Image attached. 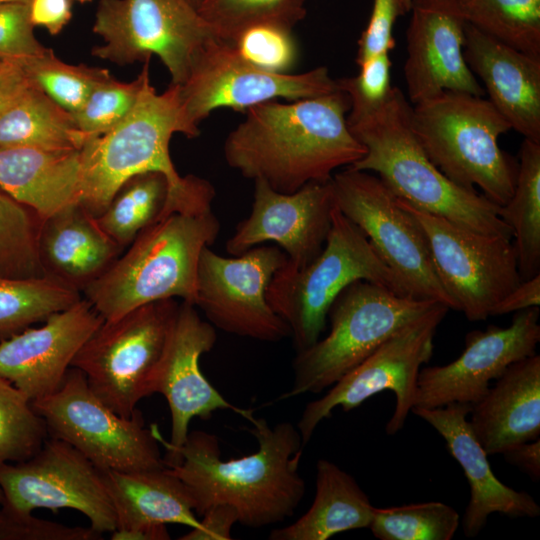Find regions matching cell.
Listing matches in <instances>:
<instances>
[{"label": "cell", "mask_w": 540, "mask_h": 540, "mask_svg": "<svg viewBox=\"0 0 540 540\" xmlns=\"http://www.w3.org/2000/svg\"><path fill=\"white\" fill-rule=\"evenodd\" d=\"M41 218L0 187V275L46 276L38 253Z\"/></svg>", "instance_id": "35"}, {"label": "cell", "mask_w": 540, "mask_h": 540, "mask_svg": "<svg viewBox=\"0 0 540 540\" xmlns=\"http://www.w3.org/2000/svg\"><path fill=\"white\" fill-rule=\"evenodd\" d=\"M390 71L389 53H383L359 66L357 75L336 80L338 88L349 98L348 124L374 113L385 104L393 88Z\"/></svg>", "instance_id": "42"}, {"label": "cell", "mask_w": 540, "mask_h": 540, "mask_svg": "<svg viewBox=\"0 0 540 540\" xmlns=\"http://www.w3.org/2000/svg\"><path fill=\"white\" fill-rule=\"evenodd\" d=\"M123 251L79 202L42 220L38 253L46 276L80 292Z\"/></svg>", "instance_id": "27"}, {"label": "cell", "mask_w": 540, "mask_h": 540, "mask_svg": "<svg viewBox=\"0 0 540 540\" xmlns=\"http://www.w3.org/2000/svg\"><path fill=\"white\" fill-rule=\"evenodd\" d=\"M248 431L256 438V452L241 458L222 460L216 435L189 431L185 442L173 447L152 431L166 451L165 465L186 486L196 514L212 506L233 507L238 522L262 528L283 522L295 513L306 486L299 474L303 442L296 426L283 421L271 426L253 417Z\"/></svg>", "instance_id": "1"}, {"label": "cell", "mask_w": 540, "mask_h": 540, "mask_svg": "<svg viewBox=\"0 0 540 540\" xmlns=\"http://www.w3.org/2000/svg\"><path fill=\"white\" fill-rule=\"evenodd\" d=\"M412 0H399L401 15L409 12Z\"/></svg>", "instance_id": "51"}, {"label": "cell", "mask_w": 540, "mask_h": 540, "mask_svg": "<svg viewBox=\"0 0 540 540\" xmlns=\"http://www.w3.org/2000/svg\"><path fill=\"white\" fill-rule=\"evenodd\" d=\"M29 84L30 79L19 62L0 60V114Z\"/></svg>", "instance_id": "49"}, {"label": "cell", "mask_w": 540, "mask_h": 540, "mask_svg": "<svg viewBox=\"0 0 540 540\" xmlns=\"http://www.w3.org/2000/svg\"><path fill=\"white\" fill-rule=\"evenodd\" d=\"M404 78L411 104L443 91L484 96L464 58L466 20L458 0H412Z\"/></svg>", "instance_id": "21"}, {"label": "cell", "mask_w": 540, "mask_h": 540, "mask_svg": "<svg viewBox=\"0 0 540 540\" xmlns=\"http://www.w3.org/2000/svg\"><path fill=\"white\" fill-rule=\"evenodd\" d=\"M375 507L356 480L335 463L316 464V492L311 507L290 525L273 529L270 540H327L355 529L369 528Z\"/></svg>", "instance_id": "29"}, {"label": "cell", "mask_w": 540, "mask_h": 540, "mask_svg": "<svg viewBox=\"0 0 540 540\" xmlns=\"http://www.w3.org/2000/svg\"><path fill=\"white\" fill-rule=\"evenodd\" d=\"M116 529L113 540H168L167 524L199 527L185 484L167 466L138 471H103Z\"/></svg>", "instance_id": "25"}, {"label": "cell", "mask_w": 540, "mask_h": 540, "mask_svg": "<svg viewBox=\"0 0 540 540\" xmlns=\"http://www.w3.org/2000/svg\"><path fill=\"white\" fill-rule=\"evenodd\" d=\"M418 222L438 279L469 321H483L521 281L511 239L472 231L399 200Z\"/></svg>", "instance_id": "15"}, {"label": "cell", "mask_w": 540, "mask_h": 540, "mask_svg": "<svg viewBox=\"0 0 540 540\" xmlns=\"http://www.w3.org/2000/svg\"><path fill=\"white\" fill-rule=\"evenodd\" d=\"M500 217L512 230L521 279L540 274V143L522 141L515 187Z\"/></svg>", "instance_id": "31"}, {"label": "cell", "mask_w": 540, "mask_h": 540, "mask_svg": "<svg viewBox=\"0 0 540 540\" xmlns=\"http://www.w3.org/2000/svg\"><path fill=\"white\" fill-rule=\"evenodd\" d=\"M219 231L212 210L165 215L139 233L81 293L104 321L158 300L179 298L195 305L200 254Z\"/></svg>", "instance_id": "5"}, {"label": "cell", "mask_w": 540, "mask_h": 540, "mask_svg": "<svg viewBox=\"0 0 540 540\" xmlns=\"http://www.w3.org/2000/svg\"><path fill=\"white\" fill-rule=\"evenodd\" d=\"M175 133L190 138L177 87L170 84L159 94L148 73L127 117L106 134L88 138L82 146L79 203L98 217L128 179L157 172L168 182V196L160 217L173 212L211 211L214 186L192 174L181 176L175 169L169 153Z\"/></svg>", "instance_id": "3"}, {"label": "cell", "mask_w": 540, "mask_h": 540, "mask_svg": "<svg viewBox=\"0 0 540 540\" xmlns=\"http://www.w3.org/2000/svg\"><path fill=\"white\" fill-rule=\"evenodd\" d=\"M91 54L123 66L159 57L171 84H183L202 50L218 38L188 0H100Z\"/></svg>", "instance_id": "10"}, {"label": "cell", "mask_w": 540, "mask_h": 540, "mask_svg": "<svg viewBox=\"0 0 540 540\" xmlns=\"http://www.w3.org/2000/svg\"><path fill=\"white\" fill-rule=\"evenodd\" d=\"M168 196L164 175L147 172L128 179L96 217L101 229L123 249L157 221Z\"/></svg>", "instance_id": "33"}, {"label": "cell", "mask_w": 540, "mask_h": 540, "mask_svg": "<svg viewBox=\"0 0 540 540\" xmlns=\"http://www.w3.org/2000/svg\"><path fill=\"white\" fill-rule=\"evenodd\" d=\"M450 309L436 303L430 310L403 326L355 368L345 374L321 398L309 402L297 423L305 446L320 422L340 406L350 411L371 396L389 390L396 405L385 431L393 435L402 429L414 404L421 366L434 350L439 324Z\"/></svg>", "instance_id": "13"}, {"label": "cell", "mask_w": 540, "mask_h": 540, "mask_svg": "<svg viewBox=\"0 0 540 540\" xmlns=\"http://www.w3.org/2000/svg\"><path fill=\"white\" fill-rule=\"evenodd\" d=\"M176 87L190 138L199 135L200 122L219 108L245 112L280 98L296 101L339 89L327 67L300 74L268 72L244 60L231 43L219 38L202 50L187 80Z\"/></svg>", "instance_id": "14"}, {"label": "cell", "mask_w": 540, "mask_h": 540, "mask_svg": "<svg viewBox=\"0 0 540 540\" xmlns=\"http://www.w3.org/2000/svg\"><path fill=\"white\" fill-rule=\"evenodd\" d=\"M179 303L164 299L103 321L74 357L71 367L86 377L110 409L131 417L150 396L151 380L164 351Z\"/></svg>", "instance_id": "9"}, {"label": "cell", "mask_w": 540, "mask_h": 540, "mask_svg": "<svg viewBox=\"0 0 540 540\" xmlns=\"http://www.w3.org/2000/svg\"><path fill=\"white\" fill-rule=\"evenodd\" d=\"M349 109V98L340 89L255 105L228 134L225 160L243 177L262 180L282 193L329 181L336 169L352 166L366 153L347 124Z\"/></svg>", "instance_id": "2"}, {"label": "cell", "mask_w": 540, "mask_h": 540, "mask_svg": "<svg viewBox=\"0 0 540 540\" xmlns=\"http://www.w3.org/2000/svg\"><path fill=\"white\" fill-rule=\"evenodd\" d=\"M72 1H73V0H72ZM74 1H77V2H79L80 4H84V3L91 2L92 0H74Z\"/></svg>", "instance_id": "54"}, {"label": "cell", "mask_w": 540, "mask_h": 540, "mask_svg": "<svg viewBox=\"0 0 540 540\" xmlns=\"http://www.w3.org/2000/svg\"><path fill=\"white\" fill-rule=\"evenodd\" d=\"M20 64L32 83L71 114L82 107L100 83L112 76L108 69L68 64L52 49Z\"/></svg>", "instance_id": "38"}, {"label": "cell", "mask_w": 540, "mask_h": 540, "mask_svg": "<svg viewBox=\"0 0 540 540\" xmlns=\"http://www.w3.org/2000/svg\"><path fill=\"white\" fill-rule=\"evenodd\" d=\"M467 23L519 51L540 57V0H458Z\"/></svg>", "instance_id": "34"}, {"label": "cell", "mask_w": 540, "mask_h": 540, "mask_svg": "<svg viewBox=\"0 0 540 540\" xmlns=\"http://www.w3.org/2000/svg\"><path fill=\"white\" fill-rule=\"evenodd\" d=\"M215 327L201 318L196 306L179 303L167 342L151 380L150 392L162 394L171 415L173 447L181 446L195 417L208 419L215 411L232 410L248 421L253 410L234 406L201 372L200 357L215 346Z\"/></svg>", "instance_id": "20"}, {"label": "cell", "mask_w": 540, "mask_h": 540, "mask_svg": "<svg viewBox=\"0 0 540 540\" xmlns=\"http://www.w3.org/2000/svg\"><path fill=\"white\" fill-rule=\"evenodd\" d=\"M104 319L85 298L49 316L44 325L28 327L0 341V376L31 402L54 393L72 361Z\"/></svg>", "instance_id": "22"}, {"label": "cell", "mask_w": 540, "mask_h": 540, "mask_svg": "<svg viewBox=\"0 0 540 540\" xmlns=\"http://www.w3.org/2000/svg\"><path fill=\"white\" fill-rule=\"evenodd\" d=\"M495 381L468 420L487 455L539 438L540 356L511 364Z\"/></svg>", "instance_id": "26"}, {"label": "cell", "mask_w": 540, "mask_h": 540, "mask_svg": "<svg viewBox=\"0 0 540 540\" xmlns=\"http://www.w3.org/2000/svg\"><path fill=\"white\" fill-rule=\"evenodd\" d=\"M510 464L517 466L534 481L540 479V439L518 444L502 453Z\"/></svg>", "instance_id": "50"}, {"label": "cell", "mask_w": 540, "mask_h": 540, "mask_svg": "<svg viewBox=\"0 0 540 540\" xmlns=\"http://www.w3.org/2000/svg\"><path fill=\"white\" fill-rule=\"evenodd\" d=\"M2 506L30 515L38 508H70L102 534L116 529L115 511L103 471L70 444L50 437L31 458L0 465Z\"/></svg>", "instance_id": "17"}, {"label": "cell", "mask_w": 540, "mask_h": 540, "mask_svg": "<svg viewBox=\"0 0 540 540\" xmlns=\"http://www.w3.org/2000/svg\"><path fill=\"white\" fill-rule=\"evenodd\" d=\"M463 52L488 100L511 129L540 143V57L506 45L467 22Z\"/></svg>", "instance_id": "24"}, {"label": "cell", "mask_w": 540, "mask_h": 540, "mask_svg": "<svg viewBox=\"0 0 540 540\" xmlns=\"http://www.w3.org/2000/svg\"><path fill=\"white\" fill-rule=\"evenodd\" d=\"M14 1H19V2H30V0H0V3H3V2H14Z\"/></svg>", "instance_id": "53"}, {"label": "cell", "mask_w": 540, "mask_h": 540, "mask_svg": "<svg viewBox=\"0 0 540 540\" xmlns=\"http://www.w3.org/2000/svg\"><path fill=\"white\" fill-rule=\"evenodd\" d=\"M471 409L472 405L462 403L411 409L444 438L448 451L464 471L470 486V500L462 527L468 538L477 536L493 513L513 518H534L540 514V507L530 494L505 485L494 475L488 455L467 419Z\"/></svg>", "instance_id": "23"}, {"label": "cell", "mask_w": 540, "mask_h": 540, "mask_svg": "<svg viewBox=\"0 0 540 540\" xmlns=\"http://www.w3.org/2000/svg\"><path fill=\"white\" fill-rule=\"evenodd\" d=\"M199 521V527L192 528L179 539L230 540L232 527L238 522V515L233 507L220 504L207 509Z\"/></svg>", "instance_id": "46"}, {"label": "cell", "mask_w": 540, "mask_h": 540, "mask_svg": "<svg viewBox=\"0 0 540 540\" xmlns=\"http://www.w3.org/2000/svg\"><path fill=\"white\" fill-rule=\"evenodd\" d=\"M287 257L277 245H257L225 257L206 246L198 261L195 306L215 328L241 337L279 342L290 326L271 308L268 286Z\"/></svg>", "instance_id": "16"}, {"label": "cell", "mask_w": 540, "mask_h": 540, "mask_svg": "<svg viewBox=\"0 0 540 540\" xmlns=\"http://www.w3.org/2000/svg\"><path fill=\"white\" fill-rule=\"evenodd\" d=\"M411 125L427 156L452 182L469 190L479 187L500 207L508 202L518 163L498 139L511 126L488 99L443 91L413 104Z\"/></svg>", "instance_id": "6"}, {"label": "cell", "mask_w": 540, "mask_h": 540, "mask_svg": "<svg viewBox=\"0 0 540 540\" xmlns=\"http://www.w3.org/2000/svg\"><path fill=\"white\" fill-rule=\"evenodd\" d=\"M335 206L331 180L309 182L292 193L254 180L251 212L237 224L226 251L237 256L270 241L282 249L288 264L301 268L323 249Z\"/></svg>", "instance_id": "19"}, {"label": "cell", "mask_w": 540, "mask_h": 540, "mask_svg": "<svg viewBox=\"0 0 540 540\" xmlns=\"http://www.w3.org/2000/svg\"><path fill=\"white\" fill-rule=\"evenodd\" d=\"M194 7L198 9L199 5L201 4L202 0H188Z\"/></svg>", "instance_id": "52"}, {"label": "cell", "mask_w": 540, "mask_h": 540, "mask_svg": "<svg viewBox=\"0 0 540 540\" xmlns=\"http://www.w3.org/2000/svg\"><path fill=\"white\" fill-rule=\"evenodd\" d=\"M30 19L34 27L59 34L72 18V0H30Z\"/></svg>", "instance_id": "47"}, {"label": "cell", "mask_w": 540, "mask_h": 540, "mask_svg": "<svg viewBox=\"0 0 540 540\" xmlns=\"http://www.w3.org/2000/svg\"><path fill=\"white\" fill-rule=\"evenodd\" d=\"M539 341V307L515 312L507 327L490 325L467 333L458 358L420 369L412 408L477 403L508 366L536 354Z\"/></svg>", "instance_id": "18"}, {"label": "cell", "mask_w": 540, "mask_h": 540, "mask_svg": "<svg viewBox=\"0 0 540 540\" xmlns=\"http://www.w3.org/2000/svg\"><path fill=\"white\" fill-rule=\"evenodd\" d=\"M336 207L368 238L406 294L455 310L418 222L374 174L347 167L331 179Z\"/></svg>", "instance_id": "12"}, {"label": "cell", "mask_w": 540, "mask_h": 540, "mask_svg": "<svg viewBox=\"0 0 540 540\" xmlns=\"http://www.w3.org/2000/svg\"><path fill=\"white\" fill-rule=\"evenodd\" d=\"M411 108L405 94L393 87L380 109L347 123L366 148L349 167L377 174L396 198L418 210L472 231L512 239L500 206L455 184L430 160L413 132Z\"/></svg>", "instance_id": "4"}, {"label": "cell", "mask_w": 540, "mask_h": 540, "mask_svg": "<svg viewBox=\"0 0 540 540\" xmlns=\"http://www.w3.org/2000/svg\"><path fill=\"white\" fill-rule=\"evenodd\" d=\"M48 438L47 424L31 400L0 376V465L31 458Z\"/></svg>", "instance_id": "37"}, {"label": "cell", "mask_w": 540, "mask_h": 540, "mask_svg": "<svg viewBox=\"0 0 540 540\" xmlns=\"http://www.w3.org/2000/svg\"><path fill=\"white\" fill-rule=\"evenodd\" d=\"M44 418L49 437L82 453L102 471H138L165 465L152 428L145 427L139 410L123 417L90 389L85 375L71 367L52 394L32 401Z\"/></svg>", "instance_id": "11"}, {"label": "cell", "mask_w": 540, "mask_h": 540, "mask_svg": "<svg viewBox=\"0 0 540 540\" xmlns=\"http://www.w3.org/2000/svg\"><path fill=\"white\" fill-rule=\"evenodd\" d=\"M101 534L90 527H72L19 515L0 504V540H97Z\"/></svg>", "instance_id": "44"}, {"label": "cell", "mask_w": 540, "mask_h": 540, "mask_svg": "<svg viewBox=\"0 0 540 540\" xmlns=\"http://www.w3.org/2000/svg\"><path fill=\"white\" fill-rule=\"evenodd\" d=\"M80 150L0 148V187L44 220L79 202Z\"/></svg>", "instance_id": "28"}, {"label": "cell", "mask_w": 540, "mask_h": 540, "mask_svg": "<svg viewBox=\"0 0 540 540\" xmlns=\"http://www.w3.org/2000/svg\"><path fill=\"white\" fill-rule=\"evenodd\" d=\"M49 51L34 34L29 2L0 3V60L21 63Z\"/></svg>", "instance_id": "43"}, {"label": "cell", "mask_w": 540, "mask_h": 540, "mask_svg": "<svg viewBox=\"0 0 540 540\" xmlns=\"http://www.w3.org/2000/svg\"><path fill=\"white\" fill-rule=\"evenodd\" d=\"M2 502H3V493H2L1 488H0V504H2Z\"/></svg>", "instance_id": "55"}, {"label": "cell", "mask_w": 540, "mask_h": 540, "mask_svg": "<svg viewBox=\"0 0 540 540\" xmlns=\"http://www.w3.org/2000/svg\"><path fill=\"white\" fill-rule=\"evenodd\" d=\"M86 140L72 114L31 81L0 114V148L76 150Z\"/></svg>", "instance_id": "30"}, {"label": "cell", "mask_w": 540, "mask_h": 540, "mask_svg": "<svg viewBox=\"0 0 540 540\" xmlns=\"http://www.w3.org/2000/svg\"><path fill=\"white\" fill-rule=\"evenodd\" d=\"M399 15V0H373L369 22L358 41V66L377 55L389 53L394 48L393 27Z\"/></svg>", "instance_id": "45"}, {"label": "cell", "mask_w": 540, "mask_h": 540, "mask_svg": "<svg viewBox=\"0 0 540 540\" xmlns=\"http://www.w3.org/2000/svg\"><path fill=\"white\" fill-rule=\"evenodd\" d=\"M358 280L407 295L365 234L335 206L330 231L318 256L301 268L286 260L267 289L271 308L290 326L296 352L320 339L333 301Z\"/></svg>", "instance_id": "7"}, {"label": "cell", "mask_w": 540, "mask_h": 540, "mask_svg": "<svg viewBox=\"0 0 540 540\" xmlns=\"http://www.w3.org/2000/svg\"><path fill=\"white\" fill-rule=\"evenodd\" d=\"M198 12L220 40L232 43L244 28L259 22L293 28L306 9L304 0H202Z\"/></svg>", "instance_id": "39"}, {"label": "cell", "mask_w": 540, "mask_h": 540, "mask_svg": "<svg viewBox=\"0 0 540 540\" xmlns=\"http://www.w3.org/2000/svg\"><path fill=\"white\" fill-rule=\"evenodd\" d=\"M540 305V274L522 280L506 296L496 303L490 316L518 312Z\"/></svg>", "instance_id": "48"}, {"label": "cell", "mask_w": 540, "mask_h": 540, "mask_svg": "<svg viewBox=\"0 0 540 540\" xmlns=\"http://www.w3.org/2000/svg\"><path fill=\"white\" fill-rule=\"evenodd\" d=\"M81 292L50 276L0 275V341L45 321L81 299Z\"/></svg>", "instance_id": "32"}, {"label": "cell", "mask_w": 540, "mask_h": 540, "mask_svg": "<svg viewBox=\"0 0 540 540\" xmlns=\"http://www.w3.org/2000/svg\"><path fill=\"white\" fill-rule=\"evenodd\" d=\"M436 303L439 302L400 295L365 280L351 283L329 308L328 335L296 352L292 385L277 401L320 393L331 387L384 341Z\"/></svg>", "instance_id": "8"}, {"label": "cell", "mask_w": 540, "mask_h": 540, "mask_svg": "<svg viewBox=\"0 0 540 540\" xmlns=\"http://www.w3.org/2000/svg\"><path fill=\"white\" fill-rule=\"evenodd\" d=\"M292 29L281 23L259 22L244 28L231 44L252 65L272 73H287L298 58Z\"/></svg>", "instance_id": "41"}, {"label": "cell", "mask_w": 540, "mask_h": 540, "mask_svg": "<svg viewBox=\"0 0 540 540\" xmlns=\"http://www.w3.org/2000/svg\"><path fill=\"white\" fill-rule=\"evenodd\" d=\"M149 61L131 82H121L110 76L89 95L82 107L72 114L78 129L88 139L106 134L118 126L133 109L145 76L149 73Z\"/></svg>", "instance_id": "40"}, {"label": "cell", "mask_w": 540, "mask_h": 540, "mask_svg": "<svg viewBox=\"0 0 540 540\" xmlns=\"http://www.w3.org/2000/svg\"><path fill=\"white\" fill-rule=\"evenodd\" d=\"M460 516L442 502L376 508L370 529L380 540H450Z\"/></svg>", "instance_id": "36"}]
</instances>
